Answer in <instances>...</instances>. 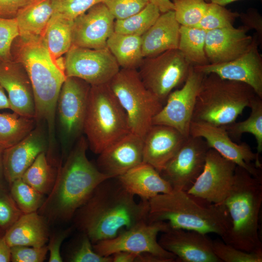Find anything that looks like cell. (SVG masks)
I'll list each match as a JSON object with an SVG mask.
<instances>
[{"mask_svg": "<svg viewBox=\"0 0 262 262\" xmlns=\"http://www.w3.org/2000/svg\"><path fill=\"white\" fill-rule=\"evenodd\" d=\"M116 177L101 182L73 217L93 245L115 237L123 229L148 222L149 201L137 202Z\"/></svg>", "mask_w": 262, "mask_h": 262, "instance_id": "obj_1", "label": "cell"}, {"mask_svg": "<svg viewBox=\"0 0 262 262\" xmlns=\"http://www.w3.org/2000/svg\"><path fill=\"white\" fill-rule=\"evenodd\" d=\"M88 146L81 136L59 168L53 186L39 209L49 220H70L97 186L111 178L88 159Z\"/></svg>", "mask_w": 262, "mask_h": 262, "instance_id": "obj_2", "label": "cell"}, {"mask_svg": "<svg viewBox=\"0 0 262 262\" xmlns=\"http://www.w3.org/2000/svg\"><path fill=\"white\" fill-rule=\"evenodd\" d=\"M12 60L25 69L32 85L36 121H45L49 148H53L57 99L66 76L65 70L49 53L42 37L31 40L17 37L11 48Z\"/></svg>", "mask_w": 262, "mask_h": 262, "instance_id": "obj_3", "label": "cell"}, {"mask_svg": "<svg viewBox=\"0 0 262 262\" xmlns=\"http://www.w3.org/2000/svg\"><path fill=\"white\" fill-rule=\"evenodd\" d=\"M200 200L182 190L159 194L148 200V222L165 221L171 228L213 233L223 238L231 228L226 207Z\"/></svg>", "mask_w": 262, "mask_h": 262, "instance_id": "obj_4", "label": "cell"}, {"mask_svg": "<svg viewBox=\"0 0 262 262\" xmlns=\"http://www.w3.org/2000/svg\"><path fill=\"white\" fill-rule=\"evenodd\" d=\"M262 182V179L254 177L236 165L233 183L222 203L227 209L231 221V228L222 240L248 252L262 251L259 234Z\"/></svg>", "mask_w": 262, "mask_h": 262, "instance_id": "obj_5", "label": "cell"}, {"mask_svg": "<svg viewBox=\"0 0 262 262\" xmlns=\"http://www.w3.org/2000/svg\"><path fill=\"white\" fill-rule=\"evenodd\" d=\"M257 96L245 83L223 79L214 73L205 74L196 97L192 121L217 126L229 125L250 107Z\"/></svg>", "mask_w": 262, "mask_h": 262, "instance_id": "obj_6", "label": "cell"}, {"mask_svg": "<svg viewBox=\"0 0 262 262\" xmlns=\"http://www.w3.org/2000/svg\"><path fill=\"white\" fill-rule=\"evenodd\" d=\"M130 132L127 114L109 84L91 86L83 127L91 150L99 154Z\"/></svg>", "mask_w": 262, "mask_h": 262, "instance_id": "obj_7", "label": "cell"}, {"mask_svg": "<svg viewBox=\"0 0 262 262\" xmlns=\"http://www.w3.org/2000/svg\"><path fill=\"white\" fill-rule=\"evenodd\" d=\"M108 84L127 114L131 132L144 138L163 103L147 88L137 69L120 68Z\"/></svg>", "mask_w": 262, "mask_h": 262, "instance_id": "obj_8", "label": "cell"}, {"mask_svg": "<svg viewBox=\"0 0 262 262\" xmlns=\"http://www.w3.org/2000/svg\"><path fill=\"white\" fill-rule=\"evenodd\" d=\"M191 66L177 49L144 58L138 71L147 88L164 104L173 89L185 82Z\"/></svg>", "mask_w": 262, "mask_h": 262, "instance_id": "obj_9", "label": "cell"}, {"mask_svg": "<svg viewBox=\"0 0 262 262\" xmlns=\"http://www.w3.org/2000/svg\"><path fill=\"white\" fill-rule=\"evenodd\" d=\"M170 228L168 223L165 221L144 222L122 229L112 239L93 244V248L98 254L105 257L123 251L136 253H149L169 262H175L176 256L164 249L157 240L158 234Z\"/></svg>", "mask_w": 262, "mask_h": 262, "instance_id": "obj_10", "label": "cell"}, {"mask_svg": "<svg viewBox=\"0 0 262 262\" xmlns=\"http://www.w3.org/2000/svg\"><path fill=\"white\" fill-rule=\"evenodd\" d=\"M91 86L81 79L66 77L61 87L56 110L63 140L68 146L83 132Z\"/></svg>", "mask_w": 262, "mask_h": 262, "instance_id": "obj_11", "label": "cell"}, {"mask_svg": "<svg viewBox=\"0 0 262 262\" xmlns=\"http://www.w3.org/2000/svg\"><path fill=\"white\" fill-rule=\"evenodd\" d=\"M66 77L81 79L91 86L108 83L120 67L106 47L94 49L72 45L64 58Z\"/></svg>", "mask_w": 262, "mask_h": 262, "instance_id": "obj_12", "label": "cell"}, {"mask_svg": "<svg viewBox=\"0 0 262 262\" xmlns=\"http://www.w3.org/2000/svg\"><path fill=\"white\" fill-rule=\"evenodd\" d=\"M205 75L192 66L182 87L169 94L165 104L153 117L152 125L172 127L188 137L196 97Z\"/></svg>", "mask_w": 262, "mask_h": 262, "instance_id": "obj_13", "label": "cell"}, {"mask_svg": "<svg viewBox=\"0 0 262 262\" xmlns=\"http://www.w3.org/2000/svg\"><path fill=\"white\" fill-rule=\"evenodd\" d=\"M210 148L203 138L189 135L159 173L173 190L187 192L202 171Z\"/></svg>", "mask_w": 262, "mask_h": 262, "instance_id": "obj_14", "label": "cell"}, {"mask_svg": "<svg viewBox=\"0 0 262 262\" xmlns=\"http://www.w3.org/2000/svg\"><path fill=\"white\" fill-rule=\"evenodd\" d=\"M236 164L210 148L203 169L187 192L206 202L222 204L234 180Z\"/></svg>", "mask_w": 262, "mask_h": 262, "instance_id": "obj_15", "label": "cell"}, {"mask_svg": "<svg viewBox=\"0 0 262 262\" xmlns=\"http://www.w3.org/2000/svg\"><path fill=\"white\" fill-rule=\"evenodd\" d=\"M189 135L203 138L210 148L244 168L254 177L262 179L260 154L252 151L245 142L240 144L233 142L224 126L192 121Z\"/></svg>", "mask_w": 262, "mask_h": 262, "instance_id": "obj_16", "label": "cell"}, {"mask_svg": "<svg viewBox=\"0 0 262 262\" xmlns=\"http://www.w3.org/2000/svg\"><path fill=\"white\" fill-rule=\"evenodd\" d=\"M249 49L238 58L225 63L193 66L205 74L214 73L223 79L245 83L262 98V57L256 34Z\"/></svg>", "mask_w": 262, "mask_h": 262, "instance_id": "obj_17", "label": "cell"}, {"mask_svg": "<svg viewBox=\"0 0 262 262\" xmlns=\"http://www.w3.org/2000/svg\"><path fill=\"white\" fill-rule=\"evenodd\" d=\"M115 19L103 2L98 3L73 20L72 45L94 49L107 47L114 32Z\"/></svg>", "mask_w": 262, "mask_h": 262, "instance_id": "obj_18", "label": "cell"}, {"mask_svg": "<svg viewBox=\"0 0 262 262\" xmlns=\"http://www.w3.org/2000/svg\"><path fill=\"white\" fill-rule=\"evenodd\" d=\"M158 241L178 262H221L213 249V240L206 234L170 228L162 232Z\"/></svg>", "mask_w": 262, "mask_h": 262, "instance_id": "obj_19", "label": "cell"}, {"mask_svg": "<svg viewBox=\"0 0 262 262\" xmlns=\"http://www.w3.org/2000/svg\"><path fill=\"white\" fill-rule=\"evenodd\" d=\"M143 138L130 132L99 154L97 168L111 178L117 177L143 162Z\"/></svg>", "mask_w": 262, "mask_h": 262, "instance_id": "obj_20", "label": "cell"}, {"mask_svg": "<svg viewBox=\"0 0 262 262\" xmlns=\"http://www.w3.org/2000/svg\"><path fill=\"white\" fill-rule=\"evenodd\" d=\"M0 84L8 94L11 110L21 115L35 119L32 85L21 64L13 60L0 63Z\"/></svg>", "mask_w": 262, "mask_h": 262, "instance_id": "obj_21", "label": "cell"}, {"mask_svg": "<svg viewBox=\"0 0 262 262\" xmlns=\"http://www.w3.org/2000/svg\"><path fill=\"white\" fill-rule=\"evenodd\" d=\"M243 26L207 31L205 52L209 64L232 61L244 54L250 47L253 37L247 34Z\"/></svg>", "mask_w": 262, "mask_h": 262, "instance_id": "obj_22", "label": "cell"}, {"mask_svg": "<svg viewBox=\"0 0 262 262\" xmlns=\"http://www.w3.org/2000/svg\"><path fill=\"white\" fill-rule=\"evenodd\" d=\"M45 135L41 128H34L22 140L3 150L2 163L4 177L11 184L22 177L37 156L46 152Z\"/></svg>", "mask_w": 262, "mask_h": 262, "instance_id": "obj_23", "label": "cell"}, {"mask_svg": "<svg viewBox=\"0 0 262 262\" xmlns=\"http://www.w3.org/2000/svg\"><path fill=\"white\" fill-rule=\"evenodd\" d=\"M186 138L172 127L152 125L143 138V162L152 165L160 172Z\"/></svg>", "mask_w": 262, "mask_h": 262, "instance_id": "obj_24", "label": "cell"}, {"mask_svg": "<svg viewBox=\"0 0 262 262\" xmlns=\"http://www.w3.org/2000/svg\"><path fill=\"white\" fill-rule=\"evenodd\" d=\"M180 25L173 10L161 13L155 22L141 36L144 58L178 48Z\"/></svg>", "mask_w": 262, "mask_h": 262, "instance_id": "obj_25", "label": "cell"}, {"mask_svg": "<svg viewBox=\"0 0 262 262\" xmlns=\"http://www.w3.org/2000/svg\"><path fill=\"white\" fill-rule=\"evenodd\" d=\"M116 178L129 192L141 199L148 200L173 190L154 167L143 162Z\"/></svg>", "mask_w": 262, "mask_h": 262, "instance_id": "obj_26", "label": "cell"}, {"mask_svg": "<svg viewBox=\"0 0 262 262\" xmlns=\"http://www.w3.org/2000/svg\"><path fill=\"white\" fill-rule=\"evenodd\" d=\"M4 237L10 247H42L48 240L47 226L44 218L36 212L25 213L9 228Z\"/></svg>", "mask_w": 262, "mask_h": 262, "instance_id": "obj_27", "label": "cell"}, {"mask_svg": "<svg viewBox=\"0 0 262 262\" xmlns=\"http://www.w3.org/2000/svg\"><path fill=\"white\" fill-rule=\"evenodd\" d=\"M53 10L51 0H34L21 8L15 17L19 37L31 40L42 37Z\"/></svg>", "mask_w": 262, "mask_h": 262, "instance_id": "obj_28", "label": "cell"}, {"mask_svg": "<svg viewBox=\"0 0 262 262\" xmlns=\"http://www.w3.org/2000/svg\"><path fill=\"white\" fill-rule=\"evenodd\" d=\"M106 46L121 68L137 70L143 61L141 36L114 32Z\"/></svg>", "mask_w": 262, "mask_h": 262, "instance_id": "obj_29", "label": "cell"}, {"mask_svg": "<svg viewBox=\"0 0 262 262\" xmlns=\"http://www.w3.org/2000/svg\"><path fill=\"white\" fill-rule=\"evenodd\" d=\"M73 20L53 13L42 37L52 57L56 60L72 45Z\"/></svg>", "mask_w": 262, "mask_h": 262, "instance_id": "obj_30", "label": "cell"}, {"mask_svg": "<svg viewBox=\"0 0 262 262\" xmlns=\"http://www.w3.org/2000/svg\"><path fill=\"white\" fill-rule=\"evenodd\" d=\"M35 121L15 112L0 113V148L5 149L22 140L35 128Z\"/></svg>", "mask_w": 262, "mask_h": 262, "instance_id": "obj_31", "label": "cell"}, {"mask_svg": "<svg viewBox=\"0 0 262 262\" xmlns=\"http://www.w3.org/2000/svg\"><path fill=\"white\" fill-rule=\"evenodd\" d=\"M206 33L199 28L180 26L178 49L193 66L209 64L205 52Z\"/></svg>", "mask_w": 262, "mask_h": 262, "instance_id": "obj_32", "label": "cell"}, {"mask_svg": "<svg viewBox=\"0 0 262 262\" xmlns=\"http://www.w3.org/2000/svg\"><path fill=\"white\" fill-rule=\"evenodd\" d=\"M55 174L46 152L40 153L23 174L21 179L42 195L49 194L54 184Z\"/></svg>", "mask_w": 262, "mask_h": 262, "instance_id": "obj_33", "label": "cell"}, {"mask_svg": "<svg viewBox=\"0 0 262 262\" xmlns=\"http://www.w3.org/2000/svg\"><path fill=\"white\" fill-rule=\"evenodd\" d=\"M249 108L251 113L245 120L224 126L230 138L239 140L244 133L254 135L257 143V153L262 151V98L256 96Z\"/></svg>", "mask_w": 262, "mask_h": 262, "instance_id": "obj_34", "label": "cell"}, {"mask_svg": "<svg viewBox=\"0 0 262 262\" xmlns=\"http://www.w3.org/2000/svg\"><path fill=\"white\" fill-rule=\"evenodd\" d=\"M161 14L156 6L149 3L135 14L124 19H115L114 32L141 36L155 22Z\"/></svg>", "mask_w": 262, "mask_h": 262, "instance_id": "obj_35", "label": "cell"}, {"mask_svg": "<svg viewBox=\"0 0 262 262\" xmlns=\"http://www.w3.org/2000/svg\"><path fill=\"white\" fill-rule=\"evenodd\" d=\"M10 185L12 197L23 214L36 212L39 209L45 200L43 195L21 178L15 180Z\"/></svg>", "mask_w": 262, "mask_h": 262, "instance_id": "obj_36", "label": "cell"}, {"mask_svg": "<svg viewBox=\"0 0 262 262\" xmlns=\"http://www.w3.org/2000/svg\"><path fill=\"white\" fill-rule=\"evenodd\" d=\"M176 20L180 25L196 27L208 8L204 0H172Z\"/></svg>", "mask_w": 262, "mask_h": 262, "instance_id": "obj_37", "label": "cell"}, {"mask_svg": "<svg viewBox=\"0 0 262 262\" xmlns=\"http://www.w3.org/2000/svg\"><path fill=\"white\" fill-rule=\"evenodd\" d=\"M239 14L238 12H232L224 6L210 2L205 14L196 27L207 31L232 27Z\"/></svg>", "mask_w": 262, "mask_h": 262, "instance_id": "obj_38", "label": "cell"}, {"mask_svg": "<svg viewBox=\"0 0 262 262\" xmlns=\"http://www.w3.org/2000/svg\"><path fill=\"white\" fill-rule=\"evenodd\" d=\"M215 255L224 262H262V251L248 252L219 240H213Z\"/></svg>", "mask_w": 262, "mask_h": 262, "instance_id": "obj_39", "label": "cell"}, {"mask_svg": "<svg viewBox=\"0 0 262 262\" xmlns=\"http://www.w3.org/2000/svg\"><path fill=\"white\" fill-rule=\"evenodd\" d=\"M18 36L19 31L16 18L0 17V63L12 60V46Z\"/></svg>", "mask_w": 262, "mask_h": 262, "instance_id": "obj_40", "label": "cell"}, {"mask_svg": "<svg viewBox=\"0 0 262 262\" xmlns=\"http://www.w3.org/2000/svg\"><path fill=\"white\" fill-rule=\"evenodd\" d=\"M103 0H51L53 13L70 20Z\"/></svg>", "mask_w": 262, "mask_h": 262, "instance_id": "obj_41", "label": "cell"}, {"mask_svg": "<svg viewBox=\"0 0 262 262\" xmlns=\"http://www.w3.org/2000/svg\"><path fill=\"white\" fill-rule=\"evenodd\" d=\"M68 261L71 262H112L111 257L101 256L96 252L89 237L82 233L76 246L70 252Z\"/></svg>", "mask_w": 262, "mask_h": 262, "instance_id": "obj_42", "label": "cell"}, {"mask_svg": "<svg viewBox=\"0 0 262 262\" xmlns=\"http://www.w3.org/2000/svg\"><path fill=\"white\" fill-rule=\"evenodd\" d=\"M103 2L115 19L128 17L142 10L148 0H103Z\"/></svg>", "mask_w": 262, "mask_h": 262, "instance_id": "obj_43", "label": "cell"}, {"mask_svg": "<svg viewBox=\"0 0 262 262\" xmlns=\"http://www.w3.org/2000/svg\"><path fill=\"white\" fill-rule=\"evenodd\" d=\"M48 251L47 246L36 247L17 246L10 247L11 261L13 262H42Z\"/></svg>", "mask_w": 262, "mask_h": 262, "instance_id": "obj_44", "label": "cell"}, {"mask_svg": "<svg viewBox=\"0 0 262 262\" xmlns=\"http://www.w3.org/2000/svg\"><path fill=\"white\" fill-rule=\"evenodd\" d=\"M23 214L13 198L0 195V228H9Z\"/></svg>", "mask_w": 262, "mask_h": 262, "instance_id": "obj_45", "label": "cell"}, {"mask_svg": "<svg viewBox=\"0 0 262 262\" xmlns=\"http://www.w3.org/2000/svg\"><path fill=\"white\" fill-rule=\"evenodd\" d=\"M243 26L248 31L254 30L257 36L259 45H262V16L257 9L250 8L245 13H240Z\"/></svg>", "mask_w": 262, "mask_h": 262, "instance_id": "obj_46", "label": "cell"}, {"mask_svg": "<svg viewBox=\"0 0 262 262\" xmlns=\"http://www.w3.org/2000/svg\"><path fill=\"white\" fill-rule=\"evenodd\" d=\"M71 231L69 228L61 232L57 233L50 239L47 246L49 252V262H62L63 259L60 253L61 246L64 240L68 236Z\"/></svg>", "mask_w": 262, "mask_h": 262, "instance_id": "obj_47", "label": "cell"}, {"mask_svg": "<svg viewBox=\"0 0 262 262\" xmlns=\"http://www.w3.org/2000/svg\"><path fill=\"white\" fill-rule=\"evenodd\" d=\"M32 0H0V17L14 18L18 11Z\"/></svg>", "mask_w": 262, "mask_h": 262, "instance_id": "obj_48", "label": "cell"}, {"mask_svg": "<svg viewBox=\"0 0 262 262\" xmlns=\"http://www.w3.org/2000/svg\"><path fill=\"white\" fill-rule=\"evenodd\" d=\"M138 253L128 251H118L110 256L112 262H136Z\"/></svg>", "mask_w": 262, "mask_h": 262, "instance_id": "obj_49", "label": "cell"}, {"mask_svg": "<svg viewBox=\"0 0 262 262\" xmlns=\"http://www.w3.org/2000/svg\"><path fill=\"white\" fill-rule=\"evenodd\" d=\"M10 261V247L7 244L4 236H0V262Z\"/></svg>", "mask_w": 262, "mask_h": 262, "instance_id": "obj_50", "label": "cell"}, {"mask_svg": "<svg viewBox=\"0 0 262 262\" xmlns=\"http://www.w3.org/2000/svg\"><path fill=\"white\" fill-rule=\"evenodd\" d=\"M136 262H169L168 260L149 253L137 255Z\"/></svg>", "mask_w": 262, "mask_h": 262, "instance_id": "obj_51", "label": "cell"}, {"mask_svg": "<svg viewBox=\"0 0 262 262\" xmlns=\"http://www.w3.org/2000/svg\"><path fill=\"white\" fill-rule=\"evenodd\" d=\"M148 1L149 3L156 6L161 13H164L174 9L173 4L170 0H148Z\"/></svg>", "mask_w": 262, "mask_h": 262, "instance_id": "obj_52", "label": "cell"}, {"mask_svg": "<svg viewBox=\"0 0 262 262\" xmlns=\"http://www.w3.org/2000/svg\"><path fill=\"white\" fill-rule=\"evenodd\" d=\"M10 109V105L8 97L6 95L4 89L0 84V110Z\"/></svg>", "mask_w": 262, "mask_h": 262, "instance_id": "obj_53", "label": "cell"}, {"mask_svg": "<svg viewBox=\"0 0 262 262\" xmlns=\"http://www.w3.org/2000/svg\"><path fill=\"white\" fill-rule=\"evenodd\" d=\"M238 0H211L210 2L217 4L221 6L225 5Z\"/></svg>", "mask_w": 262, "mask_h": 262, "instance_id": "obj_54", "label": "cell"}, {"mask_svg": "<svg viewBox=\"0 0 262 262\" xmlns=\"http://www.w3.org/2000/svg\"><path fill=\"white\" fill-rule=\"evenodd\" d=\"M3 150L4 149L0 148V182L2 178V176H4L3 163H2V155H3Z\"/></svg>", "mask_w": 262, "mask_h": 262, "instance_id": "obj_55", "label": "cell"}, {"mask_svg": "<svg viewBox=\"0 0 262 262\" xmlns=\"http://www.w3.org/2000/svg\"><path fill=\"white\" fill-rule=\"evenodd\" d=\"M206 2L211 1V0H204Z\"/></svg>", "mask_w": 262, "mask_h": 262, "instance_id": "obj_56", "label": "cell"}, {"mask_svg": "<svg viewBox=\"0 0 262 262\" xmlns=\"http://www.w3.org/2000/svg\"></svg>", "mask_w": 262, "mask_h": 262, "instance_id": "obj_57", "label": "cell"}]
</instances>
